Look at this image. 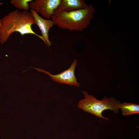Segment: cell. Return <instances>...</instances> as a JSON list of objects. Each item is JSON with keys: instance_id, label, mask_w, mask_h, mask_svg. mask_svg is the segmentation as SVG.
I'll return each instance as SVG.
<instances>
[{"instance_id": "cell-7", "label": "cell", "mask_w": 139, "mask_h": 139, "mask_svg": "<svg viewBox=\"0 0 139 139\" xmlns=\"http://www.w3.org/2000/svg\"><path fill=\"white\" fill-rule=\"evenodd\" d=\"M87 6L84 0H61L54 14L73 12L84 8Z\"/></svg>"}, {"instance_id": "cell-6", "label": "cell", "mask_w": 139, "mask_h": 139, "mask_svg": "<svg viewBox=\"0 0 139 139\" xmlns=\"http://www.w3.org/2000/svg\"><path fill=\"white\" fill-rule=\"evenodd\" d=\"M31 13L34 18L35 24L38 26L41 31V36L46 42L47 45L50 46L51 43L49 39V32L50 29L54 25L53 22L51 19H44L34 10H31Z\"/></svg>"}, {"instance_id": "cell-3", "label": "cell", "mask_w": 139, "mask_h": 139, "mask_svg": "<svg viewBox=\"0 0 139 139\" xmlns=\"http://www.w3.org/2000/svg\"><path fill=\"white\" fill-rule=\"evenodd\" d=\"M84 98L79 102L78 107L84 111L94 115L99 118L107 120L109 119L102 115L105 110H112L115 114L118 113L120 102L112 97H105L101 100L97 99L93 95L89 94L86 91H83Z\"/></svg>"}, {"instance_id": "cell-9", "label": "cell", "mask_w": 139, "mask_h": 139, "mask_svg": "<svg viewBox=\"0 0 139 139\" xmlns=\"http://www.w3.org/2000/svg\"><path fill=\"white\" fill-rule=\"evenodd\" d=\"M32 1V0H11L10 3L18 9L28 11L30 8L29 3Z\"/></svg>"}, {"instance_id": "cell-2", "label": "cell", "mask_w": 139, "mask_h": 139, "mask_svg": "<svg viewBox=\"0 0 139 139\" xmlns=\"http://www.w3.org/2000/svg\"><path fill=\"white\" fill-rule=\"evenodd\" d=\"M95 9L92 4L86 8L70 12L55 14L51 20L59 28L71 31H80L86 28L94 18Z\"/></svg>"}, {"instance_id": "cell-4", "label": "cell", "mask_w": 139, "mask_h": 139, "mask_svg": "<svg viewBox=\"0 0 139 139\" xmlns=\"http://www.w3.org/2000/svg\"><path fill=\"white\" fill-rule=\"evenodd\" d=\"M61 0H36L29 3L31 10L39 13L44 18L49 19L54 14V11Z\"/></svg>"}, {"instance_id": "cell-1", "label": "cell", "mask_w": 139, "mask_h": 139, "mask_svg": "<svg viewBox=\"0 0 139 139\" xmlns=\"http://www.w3.org/2000/svg\"><path fill=\"white\" fill-rule=\"evenodd\" d=\"M0 28V43H5L13 32H19L22 36L31 34L36 36L46 43L41 36L34 32L31 26L35 24L34 18L31 13L27 11H12L2 19Z\"/></svg>"}, {"instance_id": "cell-8", "label": "cell", "mask_w": 139, "mask_h": 139, "mask_svg": "<svg viewBox=\"0 0 139 139\" xmlns=\"http://www.w3.org/2000/svg\"><path fill=\"white\" fill-rule=\"evenodd\" d=\"M119 109L121 110L123 115H129L139 113V105L132 103L124 102L120 103Z\"/></svg>"}, {"instance_id": "cell-5", "label": "cell", "mask_w": 139, "mask_h": 139, "mask_svg": "<svg viewBox=\"0 0 139 139\" xmlns=\"http://www.w3.org/2000/svg\"><path fill=\"white\" fill-rule=\"evenodd\" d=\"M77 62V60L75 59L68 69L58 74L54 75L49 72H43L48 74L52 80L56 82L79 87L80 83L77 82L74 74Z\"/></svg>"}, {"instance_id": "cell-10", "label": "cell", "mask_w": 139, "mask_h": 139, "mask_svg": "<svg viewBox=\"0 0 139 139\" xmlns=\"http://www.w3.org/2000/svg\"><path fill=\"white\" fill-rule=\"evenodd\" d=\"M2 21V19H0V27H1V25Z\"/></svg>"}]
</instances>
